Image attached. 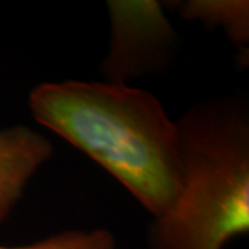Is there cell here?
I'll return each instance as SVG.
<instances>
[{
    "mask_svg": "<svg viewBox=\"0 0 249 249\" xmlns=\"http://www.w3.org/2000/svg\"><path fill=\"white\" fill-rule=\"evenodd\" d=\"M36 122L86 154L152 217L178 193V129L158 98L127 83L64 80L29 94Z\"/></svg>",
    "mask_w": 249,
    "mask_h": 249,
    "instance_id": "obj_1",
    "label": "cell"
},
{
    "mask_svg": "<svg viewBox=\"0 0 249 249\" xmlns=\"http://www.w3.org/2000/svg\"><path fill=\"white\" fill-rule=\"evenodd\" d=\"M175 124L178 193L150 224V249H224L249 230L248 107L231 97L212 98Z\"/></svg>",
    "mask_w": 249,
    "mask_h": 249,
    "instance_id": "obj_2",
    "label": "cell"
},
{
    "mask_svg": "<svg viewBox=\"0 0 249 249\" xmlns=\"http://www.w3.org/2000/svg\"><path fill=\"white\" fill-rule=\"evenodd\" d=\"M109 52L101 65L107 82L122 83L132 78L162 71L170 60L176 34L158 1H108Z\"/></svg>",
    "mask_w": 249,
    "mask_h": 249,
    "instance_id": "obj_3",
    "label": "cell"
},
{
    "mask_svg": "<svg viewBox=\"0 0 249 249\" xmlns=\"http://www.w3.org/2000/svg\"><path fill=\"white\" fill-rule=\"evenodd\" d=\"M52 154V142L28 126L0 130V224L9 217L29 180Z\"/></svg>",
    "mask_w": 249,
    "mask_h": 249,
    "instance_id": "obj_4",
    "label": "cell"
},
{
    "mask_svg": "<svg viewBox=\"0 0 249 249\" xmlns=\"http://www.w3.org/2000/svg\"><path fill=\"white\" fill-rule=\"evenodd\" d=\"M184 19L201 21L206 27L220 28L248 58L249 3L247 0H188L178 3Z\"/></svg>",
    "mask_w": 249,
    "mask_h": 249,
    "instance_id": "obj_5",
    "label": "cell"
},
{
    "mask_svg": "<svg viewBox=\"0 0 249 249\" xmlns=\"http://www.w3.org/2000/svg\"><path fill=\"white\" fill-rule=\"evenodd\" d=\"M0 249H116V241L114 234L107 229H94L90 231L70 230L29 245H0Z\"/></svg>",
    "mask_w": 249,
    "mask_h": 249,
    "instance_id": "obj_6",
    "label": "cell"
}]
</instances>
